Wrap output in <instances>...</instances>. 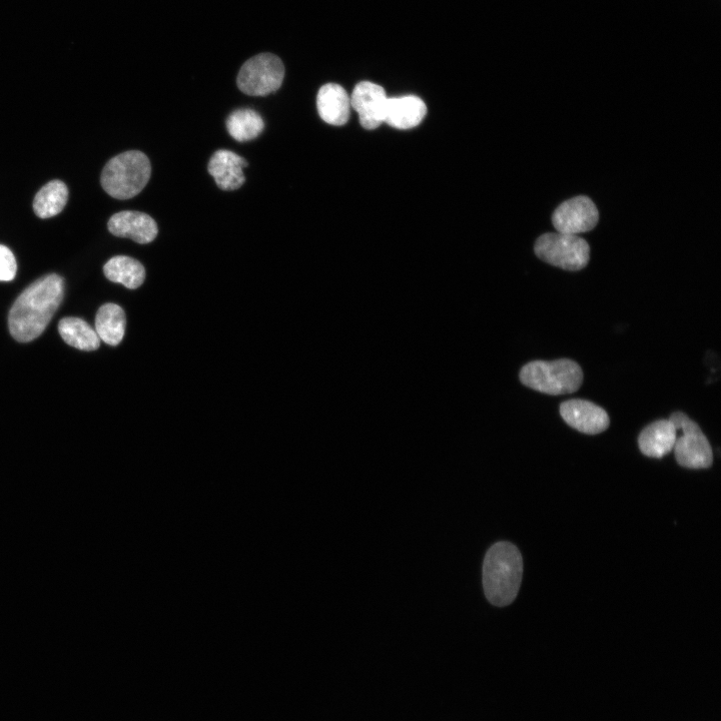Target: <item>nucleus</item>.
Returning a JSON list of instances; mask_svg holds the SVG:
<instances>
[{
	"instance_id": "obj_5",
	"label": "nucleus",
	"mask_w": 721,
	"mask_h": 721,
	"mask_svg": "<svg viewBox=\"0 0 721 721\" xmlns=\"http://www.w3.org/2000/svg\"><path fill=\"white\" fill-rule=\"evenodd\" d=\"M534 251L543 262L572 272L584 269L590 259V247L584 239L561 233L542 235Z\"/></svg>"
},
{
	"instance_id": "obj_8",
	"label": "nucleus",
	"mask_w": 721,
	"mask_h": 721,
	"mask_svg": "<svg viewBox=\"0 0 721 721\" xmlns=\"http://www.w3.org/2000/svg\"><path fill=\"white\" fill-rule=\"evenodd\" d=\"M598 221L596 206L585 196L562 203L552 216L553 226L558 233L574 236L592 231Z\"/></svg>"
},
{
	"instance_id": "obj_15",
	"label": "nucleus",
	"mask_w": 721,
	"mask_h": 721,
	"mask_svg": "<svg viewBox=\"0 0 721 721\" xmlns=\"http://www.w3.org/2000/svg\"><path fill=\"white\" fill-rule=\"evenodd\" d=\"M676 439L674 425L669 420H658L641 431L638 446L645 456L662 458L673 450Z\"/></svg>"
},
{
	"instance_id": "obj_9",
	"label": "nucleus",
	"mask_w": 721,
	"mask_h": 721,
	"mask_svg": "<svg viewBox=\"0 0 721 721\" xmlns=\"http://www.w3.org/2000/svg\"><path fill=\"white\" fill-rule=\"evenodd\" d=\"M562 419L575 430L597 435L606 431L610 425L607 412L596 404L581 399H572L560 405Z\"/></svg>"
},
{
	"instance_id": "obj_21",
	"label": "nucleus",
	"mask_w": 721,
	"mask_h": 721,
	"mask_svg": "<svg viewBox=\"0 0 721 721\" xmlns=\"http://www.w3.org/2000/svg\"><path fill=\"white\" fill-rule=\"evenodd\" d=\"M18 272L14 253L8 247L0 245V282L13 281Z\"/></svg>"
},
{
	"instance_id": "obj_17",
	"label": "nucleus",
	"mask_w": 721,
	"mask_h": 721,
	"mask_svg": "<svg viewBox=\"0 0 721 721\" xmlns=\"http://www.w3.org/2000/svg\"><path fill=\"white\" fill-rule=\"evenodd\" d=\"M106 277L114 282L135 290L140 288L146 279L145 267L137 260L127 256L112 258L104 267Z\"/></svg>"
},
{
	"instance_id": "obj_1",
	"label": "nucleus",
	"mask_w": 721,
	"mask_h": 721,
	"mask_svg": "<svg viewBox=\"0 0 721 721\" xmlns=\"http://www.w3.org/2000/svg\"><path fill=\"white\" fill-rule=\"evenodd\" d=\"M65 295V281L56 274L48 275L29 286L11 309L9 326L12 336L20 343H29L40 337Z\"/></svg>"
},
{
	"instance_id": "obj_13",
	"label": "nucleus",
	"mask_w": 721,
	"mask_h": 721,
	"mask_svg": "<svg viewBox=\"0 0 721 721\" xmlns=\"http://www.w3.org/2000/svg\"><path fill=\"white\" fill-rule=\"evenodd\" d=\"M321 119L331 126H344L351 113V101L345 89L337 84L323 86L317 96Z\"/></svg>"
},
{
	"instance_id": "obj_4",
	"label": "nucleus",
	"mask_w": 721,
	"mask_h": 721,
	"mask_svg": "<svg viewBox=\"0 0 721 721\" xmlns=\"http://www.w3.org/2000/svg\"><path fill=\"white\" fill-rule=\"evenodd\" d=\"M521 383L547 395H565L578 391L583 384V371L573 360L532 361L520 371Z\"/></svg>"
},
{
	"instance_id": "obj_11",
	"label": "nucleus",
	"mask_w": 721,
	"mask_h": 721,
	"mask_svg": "<svg viewBox=\"0 0 721 721\" xmlns=\"http://www.w3.org/2000/svg\"><path fill=\"white\" fill-rule=\"evenodd\" d=\"M109 231L116 237L128 238L138 244H150L158 236L156 221L141 212L125 211L114 215L108 224Z\"/></svg>"
},
{
	"instance_id": "obj_14",
	"label": "nucleus",
	"mask_w": 721,
	"mask_h": 721,
	"mask_svg": "<svg viewBox=\"0 0 721 721\" xmlns=\"http://www.w3.org/2000/svg\"><path fill=\"white\" fill-rule=\"evenodd\" d=\"M427 115L425 103L414 96L388 99L384 123L399 130H409L419 126Z\"/></svg>"
},
{
	"instance_id": "obj_12",
	"label": "nucleus",
	"mask_w": 721,
	"mask_h": 721,
	"mask_svg": "<svg viewBox=\"0 0 721 721\" xmlns=\"http://www.w3.org/2000/svg\"><path fill=\"white\" fill-rule=\"evenodd\" d=\"M248 162L234 152L220 150L211 158L208 171L223 191H236L246 182Z\"/></svg>"
},
{
	"instance_id": "obj_10",
	"label": "nucleus",
	"mask_w": 721,
	"mask_h": 721,
	"mask_svg": "<svg viewBox=\"0 0 721 721\" xmlns=\"http://www.w3.org/2000/svg\"><path fill=\"white\" fill-rule=\"evenodd\" d=\"M351 108L359 115L360 124L366 130H375L384 123L388 98L385 90L373 83L358 84L350 98Z\"/></svg>"
},
{
	"instance_id": "obj_3",
	"label": "nucleus",
	"mask_w": 721,
	"mask_h": 721,
	"mask_svg": "<svg viewBox=\"0 0 721 721\" xmlns=\"http://www.w3.org/2000/svg\"><path fill=\"white\" fill-rule=\"evenodd\" d=\"M152 176L149 158L142 152L131 151L112 159L102 173L103 189L117 200H129L138 196L148 185Z\"/></svg>"
},
{
	"instance_id": "obj_18",
	"label": "nucleus",
	"mask_w": 721,
	"mask_h": 721,
	"mask_svg": "<svg viewBox=\"0 0 721 721\" xmlns=\"http://www.w3.org/2000/svg\"><path fill=\"white\" fill-rule=\"evenodd\" d=\"M59 332L68 345L79 350L91 352L101 346L96 330L80 318L63 319L59 324Z\"/></svg>"
},
{
	"instance_id": "obj_20",
	"label": "nucleus",
	"mask_w": 721,
	"mask_h": 721,
	"mask_svg": "<svg viewBox=\"0 0 721 721\" xmlns=\"http://www.w3.org/2000/svg\"><path fill=\"white\" fill-rule=\"evenodd\" d=\"M226 126L231 137L240 143L257 139L265 130L263 118L250 109L233 112L227 119Z\"/></svg>"
},
{
	"instance_id": "obj_6",
	"label": "nucleus",
	"mask_w": 721,
	"mask_h": 721,
	"mask_svg": "<svg viewBox=\"0 0 721 721\" xmlns=\"http://www.w3.org/2000/svg\"><path fill=\"white\" fill-rule=\"evenodd\" d=\"M669 421L682 436L676 439L674 454L677 463L688 469H706L712 465V448L699 425L682 412L671 414Z\"/></svg>"
},
{
	"instance_id": "obj_19",
	"label": "nucleus",
	"mask_w": 721,
	"mask_h": 721,
	"mask_svg": "<svg viewBox=\"0 0 721 721\" xmlns=\"http://www.w3.org/2000/svg\"><path fill=\"white\" fill-rule=\"evenodd\" d=\"M69 200L67 185L59 180L47 184L36 196L34 211L41 219H50L63 212Z\"/></svg>"
},
{
	"instance_id": "obj_2",
	"label": "nucleus",
	"mask_w": 721,
	"mask_h": 721,
	"mask_svg": "<svg viewBox=\"0 0 721 721\" xmlns=\"http://www.w3.org/2000/svg\"><path fill=\"white\" fill-rule=\"evenodd\" d=\"M522 573L519 549L510 542L494 544L483 564V586L488 601L498 607L511 604L519 592Z\"/></svg>"
},
{
	"instance_id": "obj_7",
	"label": "nucleus",
	"mask_w": 721,
	"mask_h": 721,
	"mask_svg": "<svg viewBox=\"0 0 721 721\" xmlns=\"http://www.w3.org/2000/svg\"><path fill=\"white\" fill-rule=\"evenodd\" d=\"M285 78V67L275 55L262 54L249 60L238 76L241 92L251 97H266L277 92Z\"/></svg>"
},
{
	"instance_id": "obj_16",
	"label": "nucleus",
	"mask_w": 721,
	"mask_h": 721,
	"mask_svg": "<svg viewBox=\"0 0 721 721\" xmlns=\"http://www.w3.org/2000/svg\"><path fill=\"white\" fill-rule=\"evenodd\" d=\"M127 319L124 310L116 304L102 306L96 317V332L110 346L119 345L126 333Z\"/></svg>"
}]
</instances>
